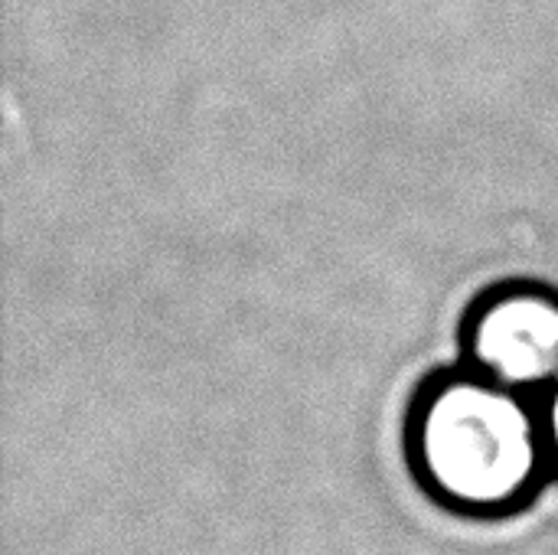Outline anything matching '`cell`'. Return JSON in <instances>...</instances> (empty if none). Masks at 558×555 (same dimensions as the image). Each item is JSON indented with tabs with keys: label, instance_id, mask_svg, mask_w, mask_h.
<instances>
[{
	"label": "cell",
	"instance_id": "6da1fadb",
	"mask_svg": "<svg viewBox=\"0 0 558 555\" xmlns=\"http://www.w3.org/2000/svg\"><path fill=\"white\" fill-rule=\"evenodd\" d=\"M418 458L432 487L451 504L504 507L536 474V425L510 393L451 383L422 415Z\"/></svg>",
	"mask_w": 558,
	"mask_h": 555
},
{
	"label": "cell",
	"instance_id": "7a4b0ae2",
	"mask_svg": "<svg viewBox=\"0 0 558 555\" xmlns=\"http://www.w3.org/2000/svg\"><path fill=\"white\" fill-rule=\"evenodd\" d=\"M474 357L504 383L530 386L558 370V307L543 298H510L487 311Z\"/></svg>",
	"mask_w": 558,
	"mask_h": 555
},
{
	"label": "cell",
	"instance_id": "3957f363",
	"mask_svg": "<svg viewBox=\"0 0 558 555\" xmlns=\"http://www.w3.org/2000/svg\"><path fill=\"white\" fill-rule=\"evenodd\" d=\"M549 432H553V451H556L558 458V389L556 396H553V409H549Z\"/></svg>",
	"mask_w": 558,
	"mask_h": 555
}]
</instances>
